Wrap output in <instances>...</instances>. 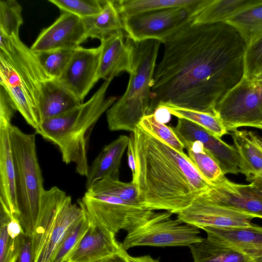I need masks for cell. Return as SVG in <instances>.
Instances as JSON below:
<instances>
[{"label":"cell","instance_id":"cell-36","mask_svg":"<svg viewBox=\"0 0 262 262\" xmlns=\"http://www.w3.org/2000/svg\"><path fill=\"white\" fill-rule=\"evenodd\" d=\"M90 223V221L86 214L62 239L52 262H66L69 254L85 233Z\"/></svg>","mask_w":262,"mask_h":262},{"label":"cell","instance_id":"cell-24","mask_svg":"<svg viewBox=\"0 0 262 262\" xmlns=\"http://www.w3.org/2000/svg\"><path fill=\"white\" fill-rule=\"evenodd\" d=\"M82 19L88 38L101 41L123 30L120 15L113 0H105L99 14Z\"/></svg>","mask_w":262,"mask_h":262},{"label":"cell","instance_id":"cell-2","mask_svg":"<svg viewBox=\"0 0 262 262\" xmlns=\"http://www.w3.org/2000/svg\"><path fill=\"white\" fill-rule=\"evenodd\" d=\"M132 133L136 171L132 178L140 205L177 214L213 185L187 155L137 126Z\"/></svg>","mask_w":262,"mask_h":262},{"label":"cell","instance_id":"cell-12","mask_svg":"<svg viewBox=\"0 0 262 262\" xmlns=\"http://www.w3.org/2000/svg\"><path fill=\"white\" fill-rule=\"evenodd\" d=\"M206 192V191H205ZM204 192L199 195L186 208L177 213L183 223L203 229L211 227H250L256 215L222 205Z\"/></svg>","mask_w":262,"mask_h":262},{"label":"cell","instance_id":"cell-20","mask_svg":"<svg viewBox=\"0 0 262 262\" xmlns=\"http://www.w3.org/2000/svg\"><path fill=\"white\" fill-rule=\"evenodd\" d=\"M230 135L240 157V173L248 181H262V137L247 130L237 129Z\"/></svg>","mask_w":262,"mask_h":262},{"label":"cell","instance_id":"cell-15","mask_svg":"<svg viewBox=\"0 0 262 262\" xmlns=\"http://www.w3.org/2000/svg\"><path fill=\"white\" fill-rule=\"evenodd\" d=\"M88 38L83 19L62 12L43 29L30 47L34 53L56 50L75 49Z\"/></svg>","mask_w":262,"mask_h":262},{"label":"cell","instance_id":"cell-32","mask_svg":"<svg viewBox=\"0 0 262 262\" xmlns=\"http://www.w3.org/2000/svg\"><path fill=\"white\" fill-rule=\"evenodd\" d=\"M75 50H56L34 53L47 75L58 79L67 68Z\"/></svg>","mask_w":262,"mask_h":262},{"label":"cell","instance_id":"cell-19","mask_svg":"<svg viewBox=\"0 0 262 262\" xmlns=\"http://www.w3.org/2000/svg\"><path fill=\"white\" fill-rule=\"evenodd\" d=\"M202 229L206 232L208 239L243 252L262 262V227H206Z\"/></svg>","mask_w":262,"mask_h":262},{"label":"cell","instance_id":"cell-21","mask_svg":"<svg viewBox=\"0 0 262 262\" xmlns=\"http://www.w3.org/2000/svg\"><path fill=\"white\" fill-rule=\"evenodd\" d=\"M129 137L120 135L105 146L89 167L86 190L97 181L107 177L119 178V169L123 154L127 148Z\"/></svg>","mask_w":262,"mask_h":262},{"label":"cell","instance_id":"cell-46","mask_svg":"<svg viewBox=\"0 0 262 262\" xmlns=\"http://www.w3.org/2000/svg\"><path fill=\"white\" fill-rule=\"evenodd\" d=\"M260 129L262 130V126L260 127Z\"/></svg>","mask_w":262,"mask_h":262},{"label":"cell","instance_id":"cell-23","mask_svg":"<svg viewBox=\"0 0 262 262\" xmlns=\"http://www.w3.org/2000/svg\"><path fill=\"white\" fill-rule=\"evenodd\" d=\"M211 0H118L114 1L121 17L171 8L202 9Z\"/></svg>","mask_w":262,"mask_h":262},{"label":"cell","instance_id":"cell-35","mask_svg":"<svg viewBox=\"0 0 262 262\" xmlns=\"http://www.w3.org/2000/svg\"><path fill=\"white\" fill-rule=\"evenodd\" d=\"M48 2L62 12L69 13L83 19L99 14L105 0H49Z\"/></svg>","mask_w":262,"mask_h":262},{"label":"cell","instance_id":"cell-11","mask_svg":"<svg viewBox=\"0 0 262 262\" xmlns=\"http://www.w3.org/2000/svg\"><path fill=\"white\" fill-rule=\"evenodd\" d=\"M201 10L171 8L121 18L126 36L132 40L156 39L163 43L168 37L192 21Z\"/></svg>","mask_w":262,"mask_h":262},{"label":"cell","instance_id":"cell-26","mask_svg":"<svg viewBox=\"0 0 262 262\" xmlns=\"http://www.w3.org/2000/svg\"><path fill=\"white\" fill-rule=\"evenodd\" d=\"M205 192L209 198L222 205L262 219L261 199L242 194L235 189L227 190L214 186Z\"/></svg>","mask_w":262,"mask_h":262},{"label":"cell","instance_id":"cell-6","mask_svg":"<svg viewBox=\"0 0 262 262\" xmlns=\"http://www.w3.org/2000/svg\"><path fill=\"white\" fill-rule=\"evenodd\" d=\"M10 137L16 173L17 214L25 235L32 237L37 231L41 204L46 189L39 164L35 134H27L11 124Z\"/></svg>","mask_w":262,"mask_h":262},{"label":"cell","instance_id":"cell-1","mask_svg":"<svg viewBox=\"0 0 262 262\" xmlns=\"http://www.w3.org/2000/svg\"><path fill=\"white\" fill-rule=\"evenodd\" d=\"M163 43L154 75L151 113L163 105L216 115V105L244 77L247 45L242 36L226 23L191 21Z\"/></svg>","mask_w":262,"mask_h":262},{"label":"cell","instance_id":"cell-13","mask_svg":"<svg viewBox=\"0 0 262 262\" xmlns=\"http://www.w3.org/2000/svg\"><path fill=\"white\" fill-rule=\"evenodd\" d=\"M101 47L75 49L64 72L58 79L62 85L82 103L99 80L98 70Z\"/></svg>","mask_w":262,"mask_h":262},{"label":"cell","instance_id":"cell-37","mask_svg":"<svg viewBox=\"0 0 262 262\" xmlns=\"http://www.w3.org/2000/svg\"><path fill=\"white\" fill-rule=\"evenodd\" d=\"M262 72V34L246 46L244 56V77L253 79Z\"/></svg>","mask_w":262,"mask_h":262},{"label":"cell","instance_id":"cell-38","mask_svg":"<svg viewBox=\"0 0 262 262\" xmlns=\"http://www.w3.org/2000/svg\"><path fill=\"white\" fill-rule=\"evenodd\" d=\"M234 188L239 193L262 199V181H253L249 184H239L234 183Z\"/></svg>","mask_w":262,"mask_h":262},{"label":"cell","instance_id":"cell-43","mask_svg":"<svg viewBox=\"0 0 262 262\" xmlns=\"http://www.w3.org/2000/svg\"><path fill=\"white\" fill-rule=\"evenodd\" d=\"M127 256L126 251L122 249L118 252L97 262H129Z\"/></svg>","mask_w":262,"mask_h":262},{"label":"cell","instance_id":"cell-27","mask_svg":"<svg viewBox=\"0 0 262 262\" xmlns=\"http://www.w3.org/2000/svg\"><path fill=\"white\" fill-rule=\"evenodd\" d=\"M226 23L234 28L246 45L262 34V0L238 12Z\"/></svg>","mask_w":262,"mask_h":262},{"label":"cell","instance_id":"cell-9","mask_svg":"<svg viewBox=\"0 0 262 262\" xmlns=\"http://www.w3.org/2000/svg\"><path fill=\"white\" fill-rule=\"evenodd\" d=\"M215 114L227 132L262 126V81L244 77L216 105Z\"/></svg>","mask_w":262,"mask_h":262},{"label":"cell","instance_id":"cell-22","mask_svg":"<svg viewBox=\"0 0 262 262\" xmlns=\"http://www.w3.org/2000/svg\"><path fill=\"white\" fill-rule=\"evenodd\" d=\"M189 248L193 262H259L248 254L207 237Z\"/></svg>","mask_w":262,"mask_h":262},{"label":"cell","instance_id":"cell-45","mask_svg":"<svg viewBox=\"0 0 262 262\" xmlns=\"http://www.w3.org/2000/svg\"><path fill=\"white\" fill-rule=\"evenodd\" d=\"M253 79L257 81H262V72L257 74Z\"/></svg>","mask_w":262,"mask_h":262},{"label":"cell","instance_id":"cell-4","mask_svg":"<svg viewBox=\"0 0 262 262\" xmlns=\"http://www.w3.org/2000/svg\"><path fill=\"white\" fill-rule=\"evenodd\" d=\"M0 84L26 122L36 130L41 123V84L49 76L34 53L18 35L0 34Z\"/></svg>","mask_w":262,"mask_h":262},{"label":"cell","instance_id":"cell-25","mask_svg":"<svg viewBox=\"0 0 262 262\" xmlns=\"http://www.w3.org/2000/svg\"><path fill=\"white\" fill-rule=\"evenodd\" d=\"M258 0H211L194 16L192 23H226L231 17Z\"/></svg>","mask_w":262,"mask_h":262},{"label":"cell","instance_id":"cell-30","mask_svg":"<svg viewBox=\"0 0 262 262\" xmlns=\"http://www.w3.org/2000/svg\"><path fill=\"white\" fill-rule=\"evenodd\" d=\"M164 106L171 115L195 123L220 139L224 135L230 134L216 115L173 106Z\"/></svg>","mask_w":262,"mask_h":262},{"label":"cell","instance_id":"cell-40","mask_svg":"<svg viewBox=\"0 0 262 262\" xmlns=\"http://www.w3.org/2000/svg\"><path fill=\"white\" fill-rule=\"evenodd\" d=\"M127 156L128 164L132 171V177H134L136 171V163L134 143L132 133L129 137V141L127 147Z\"/></svg>","mask_w":262,"mask_h":262},{"label":"cell","instance_id":"cell-39","mask_svg":"<svg viewBox=\"0 0 262 262\" xmlns=\"http://www.w3.org/2000/svg\"><path fill=\"white\" fill-rule=\"evenodd\" d=\"M17 262H33L31 238L24 234L20 235V250Z\"/></svg>","mask_w":262,"mask_h":262},{"label":"cell","instance_id":"cell-42","mask_svg":"<svg viewBox=\"0 0 262 262\" xmlns=\"http://www.w3.org/2000/svg\"><path fill=\"white\" fill-rule=\"evenodd\" d=\"M154 115L156 120L161 123L168 122L171 118V114L164 106H158L154 111Z\"/></svg>","mask_w":262,"mask_h":262},{"label":"cell","instance_id":"cell-3","mask_svg":"<svg viewBox=\"0 0 262 262\" xmlns=\"http://www.w3.org/2000/svg\"><path fill=\"white\" fill-rule=\"evenodd\" d=\"M112 81H105L87 101L59 116L42 121L36 134L56 145L63 162L74 163L76 171L86 177L90 166L88 149L90 135L101 116L118 99L106 97Z\"/></svg>","mask_w":262,"mask_h":262},{"label":"cell","instance_id":"cell-41","mask_svg":"<svg viewBox=\"0 0 262 262\" xmlns=\"http://www.w3.org/2000/svg\"><path fill=\"white\" fill-rule=\"evenodd\" d=\"M7 227L8 233L12 238H15L20 234H24L19 222L13 215L10 219Z\"/></svg>","mask_w":262,"mask_h":262},{"label":"cell","instance_id":"cell-8","mask_svg":"<svg viewBox=\"0 0 262 262\" xmlns=\"http://www.w3.org/2000/svg\"><path fill=\"white\" fill-rule=\"evenodd\" d=\"M172 213L155 212L142 224L127 232L122 249L136 246H190L203 239L199 228L171 218Z\"/></svg>","mask_w":262,"mask_h":262},{"label":"cell","instance_id":"cell-33","mask_svg":"<svg viewBox=\"0 0 262 262\" xmlns=\"http://www.w3.org/2000/svg\"><path fill=\"white\" fill-rule=\"evenodd\" d=\"M138 126L177 151L181 153L184 152V145L178 137L173 128L158 122L154 114L144 116Z\"/></svg>","mask_w":262,"mask_h":262},{"label":"cell","instance_id":"cell-7","mask_svg":"<svg viewBox=\"0 0 262 262\" xmlns=\"http://www.w3.org/2000/svg\"><path fill=\"white\" fill-rule=\"evenodd\" d=\"M86 213L57 186L45 190L39 225L31 238L33 262H52L60 243Z\"/></svg>","mask_w":262,"mask_h":262},{"label":"cell","instance_id":"cell-28","mask_svg":"<svg viewBox=\"0 0 262 262\" xmlns=\"http://www.w3.org/2000/svg\"><path fill=\"white\" fill-rule=\"evenodd\" d=\"M186 148L191 162L208 183L226 189L232 188L233 182L225 177L218 163L208 153Z\"/></svg>","mask_w":262,"mask_h":262},{"label":"cell","instance_id":"cell-18","mask_svg":"<svg viewBox=\"0 0 262 262\" xmlns=\"http://www.w3.org/2000/svg\"><path fill=\"white\" fill-rule=\"evenodd\" d=\"M120 31L100 41L101 53L98 70V79L112 81L122 72L130 73L132 52L127 37Z\"/></svg>","mask_w":262,"mask_h":262},{"label":"cell","instance_id":"cell-44","mask_svg":"<svg viewBox=\"0 0 262 262\" xmlns=\"http://www.w3.org/2000/svg\"><path fill=\"white\" fill-rule=\"evenodd\" d=\"M127 257L129 262H160L158 260L154 259L148 255L140 256H132L128 254Z\"/></svg>","mask_w":262,"mask_h":262},{"label":"cell","instance_id":"cell-31","mask_svg":"<svg viewBox=\"0 0 262 262\" xmlns=\"http://www.w3.org/2000/svg\"><path fill=\"white\" fill-rule=\"evenodd\" d=\"M0 262H17L20 246V235L11 238L7 231V224L13 215L5 203L0 200Z\"/></svg>","mask_w":262,"mask_h":262},{"label":"cell","instance_id":"cell-29","mask_svg":"<svg viewBox=\"0 0 262 262\" xmlns=\"http://www.w3.org/2000/svg\"><path fill=\"white\" fill-rule=\"evenodd\" d=\"M86 191L94 194L116 197L142 207L138 200L136 186L132 181L126 183L120 181L119 178L107 177L97 181Z\"/></svg>","mask_w":262,"mask_h":262},{"label":"cell","instance_id":"cell-14","mask_svg":"<svg viewBox=\"0 0 262 262\" xmlns=\"http://www.w3.org/2000/svg\"><path fill=\"white\" fill-rule=\"evenodd\" d=\"M181 141L201 142L205 150L218 163L224 175L240 173V157L235 147L189 120L178 118L173 127Z\"/></svg>","mask_w":262,"mask_h":262},{"label":"cell","instance_id":"cell-34","mask_svg":"<svg viewBox=\"0 0 262 262\" xmlns=\"http://www.w3.org/2000/svg\"><path fill=\"white\" fill-rule=\"evenodd\" d=\"M21 7L15 0L0 1V33L7 37L19 35L23 23Z\"/></svg>","mask_w":262,"mask_h":262},{"label":"cell","instance_id":"cell-10","mask_svg":"<svg viewBox=\"0 0 262 262\" xmlns=\"http://www.w3.org/2000/svg\"><path fill=\"white\" fill-rule=\"evenodd\" d=\"M89 219L116 234L121 229L127 232L142 224L154 210L134 205L116 197L86 191L79 201Z\"/></svg>","mask_w":262,"mask_h":262},{"label":"cell","instance_id":"cell-5","mask_svg":"<svg viewBox=\"0 0 262 262\" xmlns=\"http://www.w3.org/2000/svg\"><path fill=\"white\" fill-rule=\"evenodd\" d=\"M127 38L132 52V70L125 93L106 112L111 131L133 132L144 116L152 114L150 94L162 42L156 39L134 41Z\"/></svg>","mask_w":262,"mask_h":262},{"label":"cell","instance_id":"cell-17","mask_svg":"<svg viewBox=\"0 0 262 262\" xmlns=\"http://www.w3.org/2000/svg\"><path fill=\"white\" fill-rule=\"evenodd\" d=\"M13 115L0 112V199L16 217V173L9 128Z\"/></svg>","mask_w":262,"mask_h":262},{"label":"cell","instance_id":"cell-16","mask_svg":"<svg viewBox=\"0 0 262 262\" xmlns=\"http://www.w3.org/2000/svg\"><path fill=\"white\" fill-rule=\"evenodd\" d=\"M90 221L87 231L66 262H97L122 249L114 233Z\"/></svg>","mask_w":262,"mask_h":262}]
</instances>
